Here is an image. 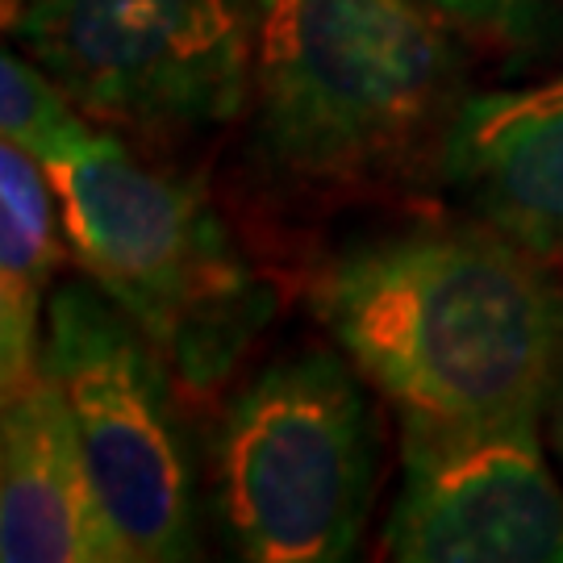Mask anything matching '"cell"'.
<instances>
[{"mask_svg": "<svg viewBox=\"0 0 563 563\" xmlns=\"http://www.w3.org/2000/svg\"><path fill=\"white\" fill-rule=\"evenodd\" d=\"M21 0H4V13H13V9H18Z\"/></svg>", "mask_w": 563, "mask_h": 563, "instance_id": "5bb4252c", "label": "cell"}, {"mask_svg": "<svg viewBox=\"0 0 563 563\" xmlns=\"http://www.w3.org/2000/svg\"><path fill=\"white\" fill-rule=\"evenodd\" d=\"M42 367L71 409L134 563L197 560V463L180 422V388L159 346L109 292L80 276L51 292Z\"/></svg>", "mask_w": 563, "mask_h": 563, "instance_id": "5b68a950", "label": "cell"}, {"mask_svg": "<svg viewBox=\"0 0 563 563\" xmlns=\"http://www.w3.org/2000/svg\"><path fill=\"white\" fill-rule=\"evenodd\" d=\"M376 418L360 367L305 346L260 367L213 430V509L251 563H342L376 505Z\"/></svg>", "mask_w": 563, "mask_h": 563, "instance_id": "3957f363", "label": "cell"}, {"mask_svg": "<svg viewBox=\"0 0 563 563\" xmlns=\"http://www.w3.org/2000/svg\"><path fill=\"white\" fill-rule=\"evenodd\" d=\"M455 25L418 0H263L251 125L267 167L309 192L439 180L472 92Z\"/></svg>", "mask_w": 563, "mask_h": 563, "instance_id": "7a4b0ae2", "label": "cell"}, {"mask_svg": "<svg viewBox=\"0 0 563 563\" xmlns=\"http://www.w3.org/2000/svg\"><path fill=\"white\" fill-rule=\"evenodd\" d=\"M547 434H551V446H555V455L563 463V388L560 397H555V405H551V413H547Z\"/></svg>", "mask_w": 563, "mask_h": 563, "instance_id": "4fadbf2b", "label": "cell"}, {"mask_svg": "<svg viewBox=\"0 0 563 563\" xmlns=\"http://www.w3.org/2000/svg\"><path fill=\"white\" fill-rule=\"evenodd\" d=\"M547 422L401 418V488L384 555L401 563H563V484Z\"/></svg>", "mask_w": 563, "mask_h": 563, "instance_id": "52a82bcc", "label": "cell"}, {"mask_svg": "<svg viewBox=\"0 0 563 563\" xmlns=\"http://www.w3.org/2000/svg\"><path fill=\"white\" fill-rule=\"evenodd\" d=\"M313 309L401 418L547 422L563 388V272L481 218L351 242Z\"/></svg>", "mask_w": 563, "mask_h": 563, "instance_id": "6da1fadb", "label": "cell"}, {"mask_svg": "<svg viewBox=\"0 0 563 563\" xmlns=\"http://www.w3.org/2000/svg\"><path fill=\"white\" fill-rule=\"evenodd\" d=\"M46 172L80 272L155 346L205 301L255 276L201 184L159 172L118 130H97Z\"/></svg>", "mask_w": 563, "mask_h": 563, "instance_id": "8992f818", "label": "cell"}, {"mask_svg": "<svg viewBox=\"0 0 563 563\" xmlns=\"http://www.w3.org/2000/svg\"><path fill=\"white\" fill-rule=\"evenodd\" d=\"M463 38L530 63L563 42V0H418Z\"/></svg>", "mask_w": 563, "mask_h": 563, "instance_id": "7c38bea8", "label": "cell"}, {"mask_svg": "<svg viewBox=\"0 0 563 563\" xmlns=\"http://www.w3.org/2000/svg\"><path fill=\"white\" fill-rule=\"evenodd\" d=\"M92 134V118L25 51L9 46L0 55V139L34 155L42 167H55Z\"/></svg>", "mask_w": 563, "mask_h": 563, "instance_id": "8fae6325", "label": "cell"}, {"mask_svg": "<svg viewBox=\"0 0 563 563\" xmlns=\"http://www.w3.org/2000/svg\"><path fill=\"white\" fill-rule=\"evenodd\" d=\"M263 0H21L9 38L92 121L184 142L251 104Z\"/></svg>", "mask_w": 563, "mask_h": 563, "instance_id": "277c9868", "label": "cell"}, {"mask_svg": "<svg viewBox=\"0 0 563 563\" xmlns=\"http://www.w3.org/2000/svg\"><path fill=\"white\" fill-rule=\"evenodd\" d=\"M455 201L563 272V71L467 92L439 155Z\"/></svg>", "mask_w": 563, "mask_h": 563, "instance_id": "ba28073f", "label": "cell"}, {"mask_svg": "<svg viewBox=\"0 0 563 563\" xmlns=\"http://www.w3.org/2000/svg\"><path fill=\"white\" fill-rule=\"evenodd\" d=\"M0 560L134 563L84 455L71 409L46 367L4 397Z\"/></svg>", "mask_w": 563, "mask_h": 563, "instance_id": "9c48e42d", "label": "cell"}, {"mask_svg": "<svg viewBox=\"0 0 563 563\" xmlns=\"http://www.w3.org/2000/svg\"><path fill=\"white\" fill-rule=\"evenodd\" d=\"M63 205L51 172L21 146H0V393L42 372L46 305L63 260Z\"/></svg>", "mask_w": 563, "mask_h": 563, "instance_id": "30bf717a", "label": "cell"}]
</instances>
